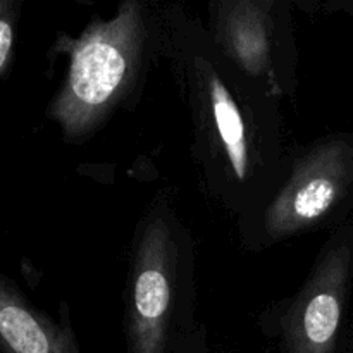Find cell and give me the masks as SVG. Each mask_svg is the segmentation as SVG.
<instances>
[{
  "label": "cell",
  "mask_w": 353,
  "mask_h": 353,
  "mask_svg": "<svg viewBox=\"0 0 353 353\" xmlns=\"http://www.w3.org/2000/svg\"><path fill=\"white\" fill-rule=\"evenodd\" d=\"M161 55L169 62L192 128V157L205 192L250 223L288 171L281 100L224 55L199 17L161 2Z\"/></svg>",
  "instance_id": "6da1fadb"
},
{
  "label": "cell",
  "mask_w": 353,
  "mask_h": 353,
  "mask_svg": "<svg viewBox=\"0 0 353 353\" xmlns=\"http://www.w3.org/2000/svg\"><path fill=\"white\" fill-rule=\"evenodd\" d=\"M68 69L47 107L65 143L99 133L116 112L140 100L161 55V2L126 0L109 19L93 17L76 38H65Z\"/></svg>",
  "instance_id": "7a4b0ae2"
},
{
  "label": "cell",
  "mask_w": 353,
  "mask_h": 353,
  "mask_svg": "<svg viewBox=\"0 0 353 353\" xmlns=\"http://www.w3.org/2000/svg\"><path fill=\"white\" fill-rule=\"evenodd\" d=\"M128 262V353H179L199 326L195 243L164 192L138 221Z\"/></svg>",
  "instance_id": "3957f363"
},
{
  "label": "cell",
  "mask_w": 353,
  "mask_h": 353,
  "mask_svg": "<svg viewBox=\"0 0 353 353\" xmlns=\"http://www.w3.org/2000/svg\"><path fill=\"white\" fill-rule=\"evenodd\" d=\"M353 207V131L295 147L281 185L240 233L261 252L343 221Z\"/></svg>",
  "instance_id": "277c9868"
},
{
  "label": "cell",
  "mask_w": 353,
  "mask_h": 353,
  "mask_svg": "<svg viewBox=\"0 0 353 353\" xmlns=\"http://www.w3.org/2000/svg\"><path fill=\"white\" fill-rule=\"evenodd\" d=\"M352 279L353 223H341L324 241L299 290L261 314L262 333L285 353H336Z\"/></svg>",
  "instance_id": "5b68a950"
},
{
  "label": "cell",
  "mask_w": 353,
  "mask_h": 353,
  "mask_svg": "<svg viewBox=\"0 0 353 353\" xmlns=\"http://www.w3.org/2000/svg\"><path fill=\"white\" fill-rule=\"evenodd\" d=\"M290 0H214L205 28L243 74L278 100L299 86V52Z\"/></svg>",
  "instance_id": "8992f818"
},
{
  "label": "cell",
  "mask_w": 353,
  "mask_h": 353,
  "mask_svg": "<svg viewBox=\"0 0 353 353\" xmlns=\"http://www.w3.org/2000/svg\"><path fill=\"white\" fill-rule=\"evenodd\" d=\"M0 353H79L68 319L38 309L0 272Z\"/></svg>",
  "instance_id": "52a82bcc"
},
{
  "label": "cell",
  "mask_w": 353,
  "mask_h": 353,
  "mask_svg": "<svg viewBox=\"0 0 353 353\" xmlns=\"http://www.w3.org/2000/svg\"><path fill=\"white\" fill-rule=\"evenodd\" d=\"M19 16V3L0 0V78L9 71L14 50V28Z\"/></svg>",
  "instance_id": "ba28073f"
},
{
  "label": "cell",
  "mask_w": 353,
  "mask_h": 353,
  "mask_svg": "<svg viewBox=\"0 0 353 353\" xmlns=\"http://www.w3.org/2000/svg\"><path fill=\"white\" fill-rule=\"evenodd\" d=\"M179 353H209V347H207L205 324L199 323L195 333L190 336V340L186 341L185 348H183Z\"/></svg>",
  "instance_id": "9c48e42d"
}]
</instances>
